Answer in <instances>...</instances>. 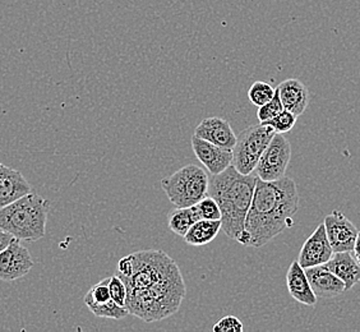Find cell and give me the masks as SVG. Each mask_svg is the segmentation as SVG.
<instances>
[{
    "mask_svg": "<svg viewBox=\"0 0 360 332\" xmlns=\"http://www.w3.org/2000/svg\"><path fill=\"white\" fill-rule=\"evenodd\" d=\"M117 275L128 289L125 308L145 322H158L175 314L187 288L179 266L164 250L147 249L123 257Z\"/></svg>",
    "mask_w": 360,
    "mask_h": 332,
    "instance_id": "6da1fadb",
    "label": "cell"
},
{
    "mask_svg": "<svg viewBox=\"0 0 360 332\" xmlns=\"http://www.w3.org/2000/svg\"><path fill=\"white\" fill-rule=\"evenodd\" d=\"M298 210L299 193L294 180L284 177L264 181L257 177L252 205L236 242L253 248L264 247L294 225L292 217Z\"/></svg>",
    "mask_w": 360,
    "mask_h": 332,
    "instance_id": "7a4b0ae2",
    "label": "cell"
},
{
    "mask_svg": "<svg viewBox=\"0 0 360 332\" xmlns=\"http://www.w3.org/2000/svg\"><path fill=\"white\" fill-rule=\"evenodd\" d=\"M256 180L257 177L253 174L244 175L233 165L210 178L207 196L217 202L221 210L222 230L233 241L238 239L244 229Z\"/></svg>",
    "mask_w": 360,
    "mask_h": 332,
    "instance_id": "3957f363",
    "label": "cell"
},
{
    "mask_svg": "<svg viewBox=\"0 0 360 332\" xmlns=\"http://www.w3.org/2000/svg\"><path fill=\"white\" fill-rule=\"evenodd\" d=\"M49 206L48 200L41 196L26 194L0 208V229L20 241H40L46 234Z\"/></svg>",
    "mask_w": 360,
    "mask_h": 332,
    "instance_id": "277c9868",
    "label": "cell"
},
{
    "mask_svg": "<svg viewBox=\"0 0 360 332\" xmlns=\"http://www.w3.org/2000/svg\"><path fill=\"white\" fill-rule=\"evenodd\" d=\"M210 178L201 166L188 164L161 180L167 198L176 208H189L208 194Z\"/></svg>",
    "mask_w": 360,
    "mask_h": 332,
    "instance_id": "5b68a950",
    "label": "cell"
},
{
    "mask_svg": "<svg viewBox=\"0 0 360 332\" xmlns=\"http://www.w3.org/2000/svg\"><path fill=\"white\" fill-rule=\"evenodd\" d=\"M275 134L276 132L271 125L259 123L250 125L236 136L233 147V166L236 170L244 175L253 173Z\"/></svg>",
    "mask_w": 360,
    "mask_h": 332,
    "instance_id": "8992f818",
    "label": "cell"
},
{
    "mask_svg": "<svg viewBox=\"0 0 360 332\" xmlns=\"http://www.w3.org/2000/svg\"><path fill=\"white\" fill-rule=\"evenodd\" d=\"M291 159V145L283 133H276L257 164L256 175L264 181L284 178Z\"/></svg>",
    "mask_w": 360,
    "mask_h": 332,
    "instance_id": "52a82bcc",
    "label": "cell"
},
{
    "mask_svg": "<svg viewBox=\"0 0 360 332\" xmlns=\"http://www.w3.org/2000/svg\"><path fill=\"white\" fill-rule=\"evenodd\" d=\"M34 260L20 239L11 242L7 248L0 253V281L12 283L26 276L34 267Z\"/></svg>",
    "mask_w": 360,
    "mask_h": 332,
    "instance_id": "ba28073f",
    "label": "cell"
},
{
    "mask_svg": "<svg viewBox=\"0 0 360 332\" xmlns=\"http://www.w3.org/2000/svg\"><path fill=\"white\" fill-rule=\"evenodd\" d=\"M109 280L110 277H106L94 285L84 295V305L100 319H125L127 316H129V312L125 307L117 305L112 300L109 290Z\"/></svg>",
    "mask_w": 360,
    "mask_h": 332,
    "instance_id": "9c48e42d",
    "label": "cell"
},
{
    "mask_svg": "<svg viewBox=\"0 0 360 332\" xmlns=\"http://www.w3.org/2000/svg\"><path fill=\"white\" fill-rule=\"evenodd\" d=\"M323 224L333 252H353L359 230L345 215L335 210L326 216Z\"/></svg>",
    "mask_w": 360,
    "mask_h": 332,
    "instance_id": "30bf717a",
    "label": "cell"
},
{
    "mask_svg": "<svg viewBox=\"0 0 360 332\" xmlns=\"http://www.w3.org/2000/svg\"><path fill=\"white\" fill-rule=\"evenodd\" d=\"M195 158L207 169L210 174L216 175L233 165V150L214 145L206 139H200L195 134L191 139Z\"/></svg>",
    "mask_w": 360,
    "mask_h": 332,
    "instance_id": "8fae6325",
    "label": "cell"
},
{
    "mask_svg": "<svg viewBox=\"0 0 360 332\" xmlns=\"http://www.w3.org/2000/svg\"><path fill=\"white\" fill-rule=\"evenodd\" d=\"M333 249L326 234L325 224L322 222L319 228L313 231L312 236L305 241L299 252V264L303 269L325 264L333 257Z\"/></svg>",
    "mask_w": 360,
    "mask_h": 332,
    "instance_id": "7c38bea8",
    "label": "cell"
},
{
    "mask_svg": "<svg viewBox=\"0 0 360 332\" xmlns=\"http://www.w3.org/2000/svg\"><path fill=\"white\" fill-rule=\"evenodd\" d=\"M31 192L32 188L21 172L0 162V208Z\"/></svg>",
    "mask_w": 360,
    "mask_h": 332,
    "instance_id": "4fadbf2b",
    "label": "cell"
},
{
    "mask_svg": "<svg viewBox=\"0 0 360 332\" xmlns=\"http://www.w3.org/2000/svg\"><path fill=\"white\" fill-rule=\"evenodd\" d=\"M194 134L214 145L230 150H233L236 142V134L233 131L231 125L228 120L220 117L203 119L201 123L195 127Z\"/></svg>",
    "mask_w": 360,
    "mask_h": 332,
    "instance_id": "5bb4252c",
    "label": "cell"
},
{
    "mask_svg": "<svg viewBox=\"0 0 360 332\" xmlns=\"http://www.w3.org/2000/svg\"><path fill=\"white\" fill-rule=\"evenodd\" d=\"M313 291L317 298L338 297L345 290V284L323 264L304 269Z\"/></svg>",
    "mask_w": 360,
    "mask_h": 332,
    "instance_id": "9a60e30c",
    "label": "cell"
},
{
    "mask_svg": "<svg viewBox=\"0 0 360 332\" xmlns=\"http://www.w3.org/2000/svg\"><path fill=\"white\" fill-rule=\"evenodd\" d=\"M278 95L285 110H289L297 117L302 115L309 105V91L304 83L297 78L285 79L277 86Z\"/></svg>",
    "mask_w": 360,
    "mask_h": 332,
    "instance_id": "2e32d148",
    "label": "cell"
},
{
    "mask_svg": "<svg viewBox=\"0 0 360 332\" xmlns=\"http://www.w3.org/2000/svg\"><path fill=\"white\" fill-rule=\"evenodd\" d=\"M345 284V290L353 289L360 281V263L352 252H333L330 261L323 264Z\"/></svg>",
    "mask_w": 360,
    "mask_h": 332,
    "instance_id": "e0dca14e",
    "label": "cell"
},
{
    "mask_svg": "<svg viewBox=\"0 0 360 332\" xmlns=\"http://www.w3.org/2000/svg\"><path fill=\"white\" fill-rule=\"evenodd\" d=\"M286 285L291 298L302 305L313 307L317 303V297L313 291L311 283L305 275V270L298 261L291 263L286 274Z\"/></svg>",
    "mask_w": 360,
    "mask_h": 332,
    "instance_id": "ac0fdd59",
    "label": "cell"
},
{
    "mask_svg": "<svg viewBox=\"0 0 360 332\" xmlns=\"http://www.w3.org/2000/svg\"><path fill=\"white\" fill-rule=\"evenodd\" d=\"M221 228V220H205L201 219L192 225L187 234L184 236V241L189 245L202 247L208 243L215 241L219 236Z\"/></svg>",
    "mask_w": 360,
    "mask_h": 332,
    "instance_id": "d6986e66",
    "label": "cell"
},
{
    "mask_svg": "<svg viewBox=\"0 0 360 332\" xmlns=\"http://www.w3.org/2000/svg\"><path fill=\"white\" fill-rule=\"evenodd\" d=\"M201 220V215L197 205L189 208H176L167 215L169 229L176 236H183L187 234L192 225Z\"/></svg>",
    "mask_w": 360,
    "mask_h": 332,
    "instance_id": "ffe728a7",
    "label": "cell"
},
{
    "mask_svg": "<svg viewBox=\"0 0 360 332\" xmlns=\"http://www.w3.org/2000/svg\"><path fill=\"white\" fill-rule=\"evenodd\" d=\"M276 89H274L270 83L264 81H257L250 86L248 91V98L250 104L255 105L257 108L269 103L271 98L275 95Z\"/></svg>",
    "mask_w": 360,
    "mask_h": 332,
    "instance_id": "44dd1931",
    "label": "cell"
},
{
    "mask_svg": "<svg viewBox=\"0 0 360 332\" xmlns=\"http://www.w3.org/2000/svg\"><path fill=\"white\" fill-rule=\"evenodd\" d=\"M283 110H284V105L281 103V98H280L278 91L276 89L275 95L271 98L270 101L258 108L257 118L259 120V123H264V122L277 117Z\"/></svg>",
    "mask_w": 360,
    "mask_h": 332,
    "instance_id": "7402d4cb",
    "label": "cell"
},
{
    "mask_svg": "<svg viewBox=\"0 0 360 332\" xmlns=\"http://www.w3.org/2000/svg\"><path fill=\"white\" fill-rule=\"evenodd\" d=\"M297 119L298 117L295 115V114H292L291 111L289 110H283L277 117L275 118L271 119V120H267V122H264V124H269L275 129L276 133H288V132H290L295 124H297Z\"/></svg>",
    "mask_w": 360,
    "mask_h": 332,
    "instance_id": "603a6c76",
    "label": "cell"
},
{
    "mask_svg": "<svg viewBox=\"0 0 360 332\" xmlns=\"http://www.w3.org/2000/svg\"><path fill=\"white\" fill-rule=\"evenodd\" d=\"M195 205H197V208L200 211L201 219H205V220H221V210L212 197L206 196L205 198H202L201 201L195 203Z\"/></svg>",
    "mask_w": 360,
    "mask_h": 332,
    "instance_id": "cb8c5ba5",
    "label": "cell"
},
{
    "mask_svg": "<svg viewBox=\"0 0 360 332\" xmlns=\"http://www.w3.org/2000/svg\"><path fill=\"white\" fill-rule=\"evenodd\" d=\"M109 290H110V295L111 298H112V300H114L117 305L125 307L127 297H128V289H127V285H125L124 281L122 280V277H119L118 275L110 276V280H109Z\"/></svg>",
    "mask_w": 360,
    "mask_h": 332,
    "instance_id": "d4e9b609",
    "label": "cell"
},
{
    "mask_svg": "<svg viewBox=\"0 0 360 332\" xmlns=\"http://www.w3.org/2000/svg\"><path fill=\"white\" fill-rule=\"evenodd\" d=\"M243 330L244 326L242 321L236 316H226L217 321V324L212 327L214 332H243Z\"/></svg>",
    "mask_w": 360,
    "mask_h": 332,
    "instance_id": "484cf974",
    "label": "cell"
},
{
    "mask_svg": "<svg viewBox=\"0 0 360 332\" xmlns=\"http://www.w3.org/2000/svg\"><path fill=\"white\" fill-rule=\"evenodd\" d=\"M13 239V236H11L9 233L0 229V253H1L4 249L7 248L8 245L11 244V242H12Z\"/></svg>",
    "mask_w": 360,
    "mask_h": 332,
    "instance_id": "4316f807",
    "label": "cell"
},
{
    "mask_svg": "<svg viewBox=\"0 0 360 332\" xmlns=\"http://www.w3.org/2000/svg\"><path fill=\"white\" fill-rule=\"evenodd\" d=\"M354 256L356 257L358 262L360 263V230L358 238H356V242H355V247H354Z\"/></svg>",
    "mask_w": 360,
    "mask_h": 332,
    "instance_id": "83f0119b",
    "label": "cell"
}]
</instances>
